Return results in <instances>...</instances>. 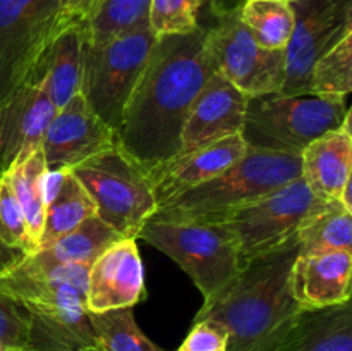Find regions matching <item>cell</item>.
I'll return each mask as SVG.
<instances>
[{"instance_id": "obj_5", "label": "cell", "mask_w": 352, "mask_h": 351, "mask_svg": "<svg viewBox=\"0 0 352 351\" xmlns=\"http://www.w3.org/2000/svg\"><path fill=\"white\" fill-rule=\"evenodd\" d=\"M71 172L95 202L96 215L124 240H138L158 209L150 172L117 145Z\"/></svg>"}, {"instance_id": "obj_21", "label": "cell", "mask_w": 352, "mask_h": 351, "mask_svg": "<svg viewBox=\"0 0 352 351\" xmlns=\"http://www.w3.org/2000/svg\"><path fill=\"white\" fill-rule=\"evenodd\" d=\"M301 178L322 202H339L352 176L351 114L339 129L323 134L301 151Z\"/></svg>"}, {"instance_id": "obj_25", "label": "cell", "mask_w": 352, "mask_h": 351, "mask_svg": "<svg viewBox=\"0 0 352 351\" xmlns=\"http://www.w3.org/2000/svg\"><path fill=\"white\" fill-rule=\"evenodd\" d=\"M93 215H96L95 202L69 171L58 195L45 206L43 229L38 241V250L50 246L54 241Z\"/></svg>"}, {"instance_id": "obj_9", "label": "cell", "mask_w": 352, "mask_h": 351, "mask_svg": "<svg viewBox=\"0 0 352 351\" xmlns=\"http://www.w3.org/2000/svg\"><path fill=\"white\" fill-rule=\"evenodd\" d=\"M330 202L316 198L302 178L230 213L223 226L232 233L244 265L296 240L299 226Z\"/></svg>"}, {"instance_id": "obj_16", "label": "cell", "mask_w": 352, "mask_h": 351, "mask_svg": "<svg viewBox=\"0 0 352 351\" xmlns=\"http://www.w3.org/2000/svg\"><path fill=\"white\" fill-rule=\"evenodd\" d=\"M88 265H38L24 255L0 272V291L21 303L86 305Z\"/></svg>"}, {"instance_id": "obj_32", "label": "cell", "mask_w": 352, "mask_h": 351, "mask_svg": "<svg viewBox=\"0 0 352 351\" xmlns=\"http://www.w3.org/2000/svg\"><path fill=\"white\" fill-rule=\"evenodd\" d=\"M148 24L157 36L198 30L195 0H151Z\"/></svg>"}, {"instance_id": "obj_7", "label": "cell", "mask_w": 352, "mask_h": 351, "mask_svg": "<svg viewBox=\"0 0 352 351\" xmlns=\"http://www.w3.org/2000/svg\"><path fill=\"white\" fill-rule=\"evenodd\" d=\"M157 38L150 24H143L102 45H86L81 93L93 112L113 131Z\"/></svg>"}, {"instance_id": "obj_4", "label": "cell", "mask_w": 352, "mask_h": 351, "mask_svg": "<svg viewBox=\"0 0 352 351\" xmlns=\"http://www.w3.org/2000/svg\"><path fill=\"white\" fill-rule=\"evenodd\" d=\"M351 110L346 102L275 92L248 98L241 136L248 148L301 155L311 141L339 129Z\"/></svg>"}, {"instance_id": "obj_12", "label": "cell", "mask_w": 352, "mask_h": 351, "mask_svg": "<svg viewBox=\"0 0 352 351\" xmlns=\"http://www.w3.org/2000/svg\"><path fill=\"white\" fill-rule=\"evenodd\" d=\"M116 145V131L93 112L82 93H78L52 117L41 140V150L48 171H71Z\"/></svg>"}, {"instance_id": "obj_11", "label": "cell", "mask_w": 352, "mask_h": 351, "mask_svg": "<svg viewBox=\"0 0 352 351\" xmlns=\"http://www.w3.org/2000/svg\"><path fill=\"white\" fill-rule=\"evenodd\" d=\"M294 30L284 48L280 93L308 95L315 62L352 31V0H292Z\"/></svg>"}, {"instance_id": "obj_20", "label": "cell", "mask_w": 352, "mask_h": 351, "mask_svg": "<svg viewBox=\"0 0 352 351\" xmlns=\"http://www.w3.org/2000/svg\"><path fill=\"white\" fill-rule=\"evenodd\" d=\"M86 45V23L65 19L41 58L34 79L40 81L55 109H62L72 96L81 93Z\"/></svg>"}, {"instance_id": "obj_8", "label": "cell", "mask_w": 352, "mask_h": 351, "mask_svg": "<svg viewBox=\"0 0 352 351\" xmlns=\"http://www.w3.org/2000/svg\"><path fill=\"white\" fill-rule=\"evenodd\" d=\"M64 23L58 0H0V102L34 81Z\"/></svg>"}, {"instance_id": "obj_38", "label": "cell", "mask_w": 352, "mask_h": 351, "mask_svg": "<svg viewBox=\"0 0 352 351\" xmlns=\"http://www.w3.org/2000/svg\"><path fill=\"white\" fill-rule=\"evenodd\" d=\"M0 351H9V350H7V348H6V346H3V344H2V343H0Z\"/></svg>"}, {"instance_id": "obj_34", "label": "cell", "mask_w": 352, "mask_h": 351, "mask_svg": "<svg viewBox=\"0 0 352 351\" xmlns=\"http://www.w3.org/2000/svg\"><path fill=\"white\" fill-rule=\"evenodd\" d=\"M227 332L212 320L195 322L179 351H226Z\"/></svg>"}, {"instance_id": "obj_37", "label": "cell", "mask_w": 352, "mask_h": 351, "mask_svg": "<svg viewBox=\"0 0 352 351\" xmlns=\"http://www.w3.org/2000/svg\"><path fill=\"white\" fill-rule=\"evenodd\" d=\"M14 351H31V350H26V348H24V350H14ZM79 351H103V350L98 346V344H95V346H88L85 348V350H79Z\"/></svg>"}, {"instance_id": "obj_29", "label": "cell", "mask_w": 352, "mask_h": 351, "mask_svg": "<svg viewBox=\"0 0 352 351\" xmlns=\"http://www.w3.org/2000/svg\"><path fill=\"white\" fill-rule=\"evenodd\" d=\"M151 0H100L86 21L89 45H102L119 34L148 24Z\"/></svg>"}, {"instance_id": "obj_6", "label": "cell", "mask_w": 352, "mask_h": 351, "mask_svg": "<svg viewBox=\"0 0 352 351\" xmlns=\"http://www.w3.org/2000/svg\"><path fill=\"white\" fill-rule=\"evenodd\" d=\"M140 240L170 257L210 299L244 267L239 246L222 222H170L150 219Z\"/></svg>"}, {"instance_id": "obj_24", "label": "cell", "mask_w": 352, "mask_h": 351, "mask_svg": "<svg viewBox=\"0 0 352 351\" xmlns=\"http://www.w3.org/2000/svg\"><path fill=\"white\" fill-rule=\"evenodd\" d=\"M299 255L352 251V212L340 202H330L309 215L296 233Z\"/></svg>"}, {"instance_id": "obj_18", "label": "cell", "mask_w": 352, "mask_h": 351, "mask_svg": "<svg viewBox=\"0 0 352 351\" xmlns=\"http://www.w3.org/2000/svg\"><path fill=\"white\" fill-rule=\"evenodd\" d=\"M352 251L298 255L291 268V291L302 308L351 301Z\"/></svg>"}, {"instance_id": "obj_27", "label": "cell", "mask_w": 352, "mask_h": 351, "mask_svg": "<svg viewBox=\"0 0 352 351\" xmlns=\"http://www.w3.org/2000/svg\"><path fill=\"white\" fill-rule=\"evenodd\" d=\"M239 17L254 40L268 50H284L294 30V10L287 0H243Z\"/></svg>"}, {"instance_id": "obj_14", "label": "cell", "mask_w": 352, "mask_h": 351, "mask_svg": "<svg viewBox=\"0 0 352 351\" xmlns=\"http://www.w3.org/2000/svg\"><path fill=\"white\" fill-rule=\"evenodd\" d=\"M144 295L143 262L136 240L117 241L89 265L86 281L88 312L133 308Z\"/></svg>"}, {"instance_id": "obj_35", "label": "cell", "mask_w": 352, "mask_h": 351, "mask_svg": "<svg viewBox=\"0 0 352 351\" xmlns=\"http://www.w3.org/2000/svg\"><path fill=\"white\" fill-rule=\"evenodd\" d=\"M58 3H60V14L64 19L86 23L98 7L100 0H58Z\"/></svg>"}, {"instance_id": "obj_28", "label": "cell", "mask_w": 352, "mask_h": 351, "mask_svg": "<svg viewBox=\"0 0 352 351\" xmlns=\"http://www.w3.org/2000/svg\"><path fill=\"white\" fill-rule=\"evenodd\" d=\"M352 89V31L315 62L309 95L346 102Z\"/></svg>"}, {"instance_id": "obj_17", "label": "cell", "mask_w": 352, "mask_h": 351, "mask_svg": "<svg viewBox=\"0 0 352 351\" xmlns=\"http://www.w3.org/2000/svg\"><path fill=\"white\" fill-rule=\"evenodd\" d=\"M246 151V143L241 133H237L208 145L201 150L165 162L160 167L150 171L158 206L195 186L210 181L217 174L230 167L234 162L244 157Z\"/></svg>"}, {"instance_id": "obj_36", "label": "cell", "mask_w": 352, "mask_h": 351, "mask_svg": "<svg viewBox=\"0 0 352 351\" xmlns=\"http://www.w3.org/2000/svg\"><path fill=\"white\" fill-rule=\"evenodd\" d=\"M241 2H243V0H241ZM241 2H237V0H195L198 26H199V21H201L203 16H210L213 21L217 16H219V14H222V12H226V10L232 9V7L239 6Z\"/></svg>"}, {"instance_id": "obj_31", "label": "cell", "mask_w": 352, "mask_h": 351, "mask_svg": "<svg viewBox=\"0 0 352 351\" xmlns=\"http://www.w3.org/2000/svg\"><path fill=\"white\" fill-rule=\"evenodd\" d=\"M0 243L24 255L36 251V244L28 233L23 209L14 195L7 172L0 174Z\"/></svg>"}, {"instance_id": "obj_26", "label": "cell", "mask_w": 352, "mask_h": 351, "mask_svg": "<svg viewBox=\"0 0 352 351\" xmlns=\"http://www.w3.org/2000/svg\"><path fill=\"white\" fill-rule=\"evenodd\" d=\"M47 172L45 165L43 150L36 148L31 151L26 158L16 162L7 171L10 186L14 189L17 202L23 209L24 219H26L28 233L33 243L40 241L41 229H43L45 219V200H43V176Z\"/></svg>"}, {"instance_id": "obj_22", "label": "cell", "mask_w": 352, "mask_h": 351, "mask_svg": "<svg viewBox=\"0 0 352 351\" xmlns=\"http://www.w3.org/2000/svg\"><path fill=\"white\" fill-rule=\"evenodd\" d=\"M275 351H352L351 301L301 306Z\"/></svg>"}, {"instance_id": "obj_10", "label": "cell", "mask_w": 352, "mask_h": 351, "mask_svg": "<svg viewBox=\"0 0 352 351\" xmlns=\"http://www.w3.org/2000/svg\"><path fill=\"white\" fill-rule=\"evenodd\" d=\"M206 28V43L217 72L246 96L280 92L284 50L263 48L239 17V6L219 14Z\"/></svg>"}, {"instance_id": "obj_19", "label": "cell", "mask_w": 352, "mask_h": 351, "mask_svg": "<svg viewBox=\"0 0 352 351\" xmlns=\"http://www.w3.org/2000/svg\"><path fill=\"white\" fill-rule=\"evenodd\" d=\"M28 312V348L31 351H79L95 346L96 337L86 305L23 303Z\"/></svg>"}, {"instance_id": "obj_23", "label": "cell", "mask_w": 352, "mask_h": 351, "mask_svg": "<svg viewBox=\"0 0 352 351\" xmlns=\"http://www.w3.org/2000/svg\"><path fill=\"white\" fill-rule=\"evenodd\" d=\"M124 240L112 227L107 226L98 215H93L79 224L67 234L58 237L50 246L26 255L31 262L38 265H65L79 264L91 265L107 248Z\"/></svg>"}, {"instance_id": "obj_33", "label": "cell", "mask_w": 352, "mask_h": 351, "mask_svg": "<svg viewBox=\"0 0 352 351\" xmlns=\"http://www.w3.org/2000/svg\"><path fill=\"white\" fill-rule=\"evenodd\" d=\"M0 343L9 351L28 348V312L24 305L0 291Z\"/></svg>"}, {"instance_id": "obj_39", "label": "cell", "mask_w": 352, "mask_h": 351, "mask_svg": "<svg viewBox=\"0 0 352 351\" xmlns=\"http://www.w3.org/2000/svg\"><path fill=\"white\" fill-rule=\"evenodd\" d=\"M287 2H292V0H287Z\"/></svg>"}, {"instance_id": "obj_2", "label": "cell", "mask_w": 352, "mask_h": 351, "mask_svg": "<svg viewBox=\"0 0 352 351\" xmlns=\"http://www.w3.org/2000/svg\"><path fill=\"white\" fill-rule=\"evenodd\" d=\"M298 255L294 240L248 262L222 291L203 303L195 322L219 323L227 332L226 351H275L301 308L291 291Z\"/></svg>"}, {"instance_id": "obj_3", "label": "cell", "mask_w": 352, "mask_h": 351, "mask_svg": "<svg viewBox=\"0 0 352 351\" xmlns=\"http://www.w3.org/2000/svg\"><path fill=\"white\" fill-rule=\"evenodd\" d=\"M301 178V157L248 148L210 181L162 203L150 217L170 222H222L236 210Z\"/></svg>"}, {"instance_id": "obj_30", "label": "cell", "mask_w": 352, "mask_h": 351, "mask_svg": "<svg viewBox=\"0 0 352 351\" xmlns=\"http://www.w3.org/2000/svg\"><path fill=\"white\" fill-rule=\"evenodd\" d=\"M89 322L95 330L96 344L103 351H165L138 327L133 308L89 312Z\"/></svg>"}, {"instance_id": "obj_1", "label": "cell", "mask_w": 352, "mask_h": 351, "mask_svg": "<svg viewBox=\"0 0 352 351\" xmlns=\"http://www.w3.org/2000/svg\"><path fill=\"white\" fill-rule=\"evenodd\" d=\"M215 71L206 28L158 36L116 131L117 148L148 172L174 158L189 109Z\"/></svg>"}, {"instance_id": "obj_13", "label": "cell", "mask_w": 352, "mask_h": 351, "mask_svg": "<svg viewBox=\"0 0 352 351\" xmlns=\"http://www.w3.org/2000/svg\"><path fill=\"white\" fill-rule=\"evenodd\" d=\"M248 98L250 96L239 92L220 72H213L189 109L181 131L179 151L174 158L241 133Z\"/></svg>"}, {"instance_id": "obj_15", "label": "cell", "mask_w": 352, "mask_h": 351, "mask_svg": "<svg viewBox=\"0 0 352 351\" xmlns=\"http://www.w3.org/2000/svg\"><path fill=\"white\" fill-rule=\"evenodd\" d=\"M55 112L57 109L38 79L0 102V174L41 147Z\"/></svg>"}]
</instances>
